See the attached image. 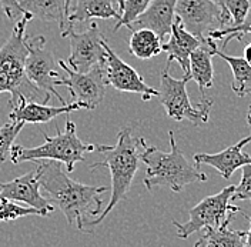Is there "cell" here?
Instances as JSON below:
<instances>
[{
	"label": "cell",
	"instance_id": "1",
	"mask_svg": "<svg viewBox=\"0 0 251 247\" xmlns=\"http://www.w3.org/2000/svg\"><path fill=\"white\" fill-rule=\"evenodd\" d=\"M33 163L49 203L54 209H60L69 224H75L78 230L84 232L86 221L90 220L89 217L96 219L101 213V194L109 187L78 183L67 176V171L62 169L60 163L53 160Z\"/></svg>",
	"mask_w": 251,
	"mask_h": 247
},
{
	"label": "cell",
	"instance_id": "2",
	"mask_svg": "<svg viewBox=\"0 0 251 247\" xmlns=\"http://www.w3.org/2000/svg\"><path fill=\"white\" fill-rule=\"evenodd\" d=\"M140 139H134L131 135V129L126 127L119 132V137L116 146H113L109 152H106L104 160L90 165V170L97 167H106L110 171L111 186H110V199L106 209L96 217L86 221L84 232L93 233V227L100 224L110 212L120 203L127 199V193L134 180V176L139 170L140 162Z\"/></svg>",
	"mask_w": 251,
	"mask_h": 247
},
{
	"label": "cell",
	"instance_id": "3",
	"mask_svg": "<svg viewBox=\"0 0 251 247\" xmlns=\"http://www.w3.org/2000/svg\"><path fill=\"white\" fill-rule=\"evenodd\" d=\"M33 16L25 13L16 22L6 43L0 47V93H10V106H13L20 97L29 102L39 100L49 105L50 96L33 86L25 73V59L27 55L26 47V27Z\"/></svg>",
	"mask_w": 251,
	"mask_h": 247
},
{
	"label": "cell",
	"instance_id": "4",
	"mask_svg": "<svg viewBox=\"0 0 251 247\" xmlns=\"http://www.w3.org/2000/svg\"><path fill=\"white\" fill-rule=\"evenodd\" d=\"M170 152H161L154 146H149L146 139L141 137L140 160L146 165V177L143 183L147 190L154 187H169L178 193L187 185L196 182H205L207 174L200 171L196 166H191L186 156L178 149L174 133H169Z\"/></svg>",
	"mask_w": 251,
	"mask_h": 247
},
{
	"label": "cell",
	"instance_id": "5",
	"mask_svg": "<svg viewBox=\"0 0 251 247\" xmlns=\"http://www.w3.org/2000/svg\"><path fill=\"white\" fill-rule=\"evenodd\" d=\"M43 136H45V143L37 147H23L20 144H13L10 150L12 163L19 165L23 162L53 160V162L64 165L66 171L72 173L75 170L76 163L83 162L87 153H92V152L106 153L113 147V146H106V144L86 143L78 139L77 133H76V124L69 117L66 119L64 132L60 133V130H57V135L51 137L47 133H43Z\"/></svg>",
	"mask_w": 251,
	"mask_h": 247
},
{
	"label": "cell",
	"instance_id": "6",
	"mask_svg": "<svg viewBox=\"0 0 251 247\" xmlns=\"http://www.w3.org/2000/svg\"><path fill=\"white\" fill-rule=\"evenodd\" d=\"M235 186H227L220 193L208 196L190 210V219L186 223L173 220L180 239H187L193 233L200 230H214L230 224L234 215L241 212L238 206L231 204Z\"/></svg>",
	"mask_w": 251,
	"mask_h": 247
},
{
	"label": "cell",
	"instance_id": "7",
	"mask_svg": "<svg viewBox=\"0 0 251 247\" xmlns=\"http://www.w3.org/2000/svg\"><path fill=\"white\" fill-rule=\"evenodd\" d=\"M169 70L170 66H166V69L161 72L160 90H158L160 103L166 109L167 116L176 122L188 120L194 126L207 123L210 117V110L213 106V100L204 97L201 103L193 106L186 87L191 79L187 76H184L183 79H174L170 76Z\"/></svg>",
	"mask_w": 251,
	"mask_h": 247
},
{
	"label": "cell",
	"instance_id": "8",
	"mask_svg": "<svg viewBox=\"0 0 251 247\" xmlns=\"http://www.w3.org/2000/svg\"><path fill=\"white\" fill-rule=\"evenodd\" d=\"M66 76H57L54 79V86H64L72 96L70 103H80L86 110H94L97 108L106 94V76L104 66L94 67L86 73H80L67 66L64 60H59Z\"/></svg>",
	"mask_w": 251,
	"mask_h": 247
},
{
	"label": "cell",
	"instance_id": "9",
	"mask_svg": "<svg viewBox=\"0 0 251 247\" xmlns=\"http://www.w3.org/2000/svg\"><path fill=\"white\" fill-rule=\"evenodd\" d=\"M63 37L70 40V56L67 66L76 72L86 73L94 67L104 66L106 50H104V36L96 23H90L86 30L75 31L73 25H67L62 31Z\"/></svg>",
	"mask_w": 251,
	"mask_h": 247
},
{
	"label": "cell",
	"instance_id": "10",
	"mask_svg": "<svg viewBox=\"0 0 251 247\" xmlns=\"http://www.w3.org/2000/svg\"><path fill=\"white\" fill-rule=\"evenodd\" d=\"M174 12L184 29L201 43L211 31L231 26L223 10L210 0H177Z\"/></svg>",
	"mask_w": 251,
	"mask_h": 247
},
{
	"label": "cell",
	"instance_id": "11",
	"mask_svg": "<svg viewBox=\"0 0 251 247\" xmlns=\"http://www.w3.org/2000/svg\"><path fill=\"white\" fill-rule=\"evenodd\" d=\"M27 55L25 59V73L33 86L46 93L47 96H54L60 103L67 105L66 100L57 92L54 86V79L59 73L54 70V57L50 50H47L45 36H34L26 39Z\"/></svg>",
	"mask_w": 251,
	"mask_h": 247
},
{
	"label": "cell",
	"instance_id": "12",
	"mask_svg": "<svg viewBox=\"0 0 251 247\" xmlns=\"http://www.w3.org/2000/svg\"><path fill=\"white\" fill-rule=\"evenodd\" d=\"M106 63H104V76L107 84H111L116 90L126 93H137L144 102L151 97H158V90L146 84L140 75L125 60H122L109 46L107 40L104 42Z\"/></svg>",
	"mask_w": 251,
	"mask_h": 247
},
{
	"label": "cell",
	"instance_id": "13",
	"mask_svg": "<svg viewBox=\"0 0 251 247\" xmlns=\"http://www.w3.org/2000/svg\"><path fill=\"white\" fill-rule=\"evenodd\" d=\"M0 199L25 203L27 204V207H33L42 212L43 216L50 215L54 210V207L40 193V183L36 169L10 182L0 183Z\"/></svg>",
	"mask_w": 251,
	"mask_h": 247
},
{
	"label": "cell",
	"instance_id": "14",
	"mask_svg": "<svg viewBox=\"0 0 251 247\" xmlns=\"http://www.w3.org/2000/svg\"><path fill=\"white\" fill-rule=\"evenodd\" d=\"M250 141L251 135L249 137L240 140L233 146L227 147L226 150H223L220 153H214V155L197 153V155H194L196 167H199L201 165H208L217 170L223 179H230L235 170L243 167V166L251 165V156L243 152V147L246 144H249Z\"/></svg>",
	"mask_w": 251,
	"mask_h": 247
},
{
	"label": "cell",
	"instance_id": "15",
	"mask_svg": "<svg viewBox=\"0 0 251 247\" xmlns=\"http://www.w3.org/2000/svg\"><path fill=\"white\" fill-rule=\"evenodd\" d=\"M12 108L9 114V119L12 122H20V123H47L53 120L54 117L60 114H69L72 111L81 110L83 105L80 103H67L63 106H50L37 102H29L25 97H20Z\"/></svg>",
	"mask_w": 251,
	"mask_h": 247
},
{
	"label": "cell",
	"instance_id": "16",
	"mask_svg": "<svg viewBox=\"0 0 251 247\" xmlns=\"http://www.w3.org/2000/svg\"><path fill=\"white\" fill-rule=\"evenodd\" d=\"M201 45L203 43L197 37H194L184 29L180 19L176 17L170 31V37L161 46V49L169 56L167 66H170L172 62H177L180 64L181 70L184 72V76L190 78V55Z\"/></svg>",
	"mask_w": 251,
	"mask_h": 247
},
{
	"label": "cell",
	"instance_id": "17",
	"mask_svg": "<svg viewBox=\"0 0 251 247\" xmlns=\"http://www.w3.org/2000/svg\"><path fill=\"white\" fill-rule=\"evenodd\" d=\"M176 1L177 0H151L149 7L133 23L137 29L153 30L163 42L172 31L176 19Z\"/></svg>",
	"mask_w": 251,
	"mask_h": 247
},
{
	"label": "cell",
	"instance_id": "18",
	"mask_svg": "<svg viewBox=\"0 0 251 247\" xmlns=\"http://www.w3.org/2000/svg\"><path fill=\"white\" fill-rule=\"evenodd\" d=\"M217 49L216 42L208 39L200 47H197L190 55V79L194 80L200 89V92L205 96V89L213 86L214 82V69L211 57L214 56V50Z\"/></svg>",
	"mask_w": 251,
	"mask_h": 247
},
{
	"label": "cell",
	"instance_id": "19",
	"mask_svg": "<svg viewBox=\"0 0 251 247\" xmlns=\"http://www.w3.org/2000/svg\"><path fill=\"white\" fill-rule=\"evenodd\" d=\"M122 15L116 9L113 0H75V7L67 16V23L87 22L90 19H120Z\"/></svg>",
	"mask_w": 251,
	"mask_h": 247
},
{
	"label": "cell",
	"instance_id": "20",
	"mask_svg": "<svg viewBox=\"0 0 251 247\" xmlns=\"http://www.w3.org/2000/svg\"><path fill=\"white\" fill-rule=\"evenodd\" d=\"M23 13H29L33 19L42 22L57 23L60 30L67 27V19L64 12V0H17Z\"/></svg>",
	"mask_w": 251,
	"mask_h": 247
},
{
	"label": "cell",
	"instance_id": "21",
	"mask_svg": "<svg viewBox=\"0 0 251 247\" xmlns=\"http://www.w3.org/2000/svg\"><path fill=\"white\" fill-rule=\"evenodd\" d=\"M161 39L150 29H131V36L128 40L130 53L141 60H149L158 56L161 49Z\"/></svg>",
	"mask_w": 251,
	"mask_h": 247
},
{
	"label": "cell",
	"instance_id": "22",
	"mask_svg": "<svg viewBox=\"0 0 251 247\" xmlns=\"http://www.w3.org/2000/svg\"><path fill=\"white\" fill-rule=\"evenodd\" d=\"M214 55L220 56L223 60H226L227 64L230 66L233 72V84L231 89L238 97H244L246 94L251 92V66L246 62L243 57L237 56H230L224 53L223 50L216 49Z\"/></svg>",
	"mask_w": 251,
	"mask_h": 247
},
{
	"label": "cell",
	"instance_id": "23",
	"mask_svg": "<svg viewBox=\"0 0 251 247\" xmlns=\"http://www.w3.org/2000/svg\"><path fill=\"white\" fill-rule=\"evenodd\" d=\"M205 247H244L246 232L230 230L228 224L214 230H204Z\"/></svg>",
	"mask_w": 251,
	"mask_h": 247
},
{
	"label": "cell",
	"instance_id": "24",
	"mask_svg": "<svg viewBox=\"0 0 251 247\" xmlns=\"http://www.w3.org/2000/svg\"><path fill=\"white\" fill-rule=\"evenodd\" d=\"M25 127V123L10 122L0 127V163L10 159V150L13 147L15 139Z\"/></svg>",
	"mask_w": 251,
	"mask_h": 247
},
{
	"label": "cell",
	"instance_id": "25",
	"mask_svg": "<svg viewBox=\"0 0 251 247\" xmlns=\"http://www.w3.org/2000/svg\"><path fill=\"white\" fill-rule=\"evenodd\" d=\"M150 3H151V0H126L122 17L117 20L116 26L113 27V31H117L123 26L130 29L133 22L149 7Z\"/></svg>",
	"mask_w": 251,
	"mask_h": 247
},
{
	"label": "cell",
	"instance_id": "26",
	"mask_svg": "<svg viewBox=\"0 0 251 247\" xmlns=\"http://www.w3.org/2000/svg\"><path fill=\"white\" fill-rule=\"evenodd\" d=\"M244 34H251V15L246 17V20L238 25V26H227V27H223L219 30L211 31L207 37L211 39V40H217V39H223L224 36H227L224 40H223V49H226L228 42H231L233 39L237 40H241Z\"/></svg>",
	"mask_w": 251,
	"mask_h": 247
},
{
	"label": "cell",
	"instance_id": "27",
	"mask_svg": "<svg viewBox=\"0 0 251 247\" xmlns=\"http://www.w3.org/2000/svg\"><path fill=\"white\" fill-rule=\"evenodd\" d=\"M25 216H43L42 212L27 207V206H20L15 201L7 200V199H0V221H10Z\"/></svg>",
	"mask_w": 251,
	"mask_h": 247
},
{
	"label": "cell",
	"instance_id": "28",
	"mask_svg": "<svg viewBox=\"0 0 251 247\" xmlns=\"http://www.w3.org/2000/svg\"><path fill=\"white\" fill-rule=\"evenodd\" d=\"M226 9L231 17V26L241 25L250 10L249 0H226Z\"/></svg>",
	"mask_w": 251,
	"mask_h": 247
},
{
	"label": "cell",
	"instance_id": "29",
	"mask_svg": "<svg viewBox=\"0 0 251 247\" xmlns=\"http://www.w3.org/2000/svg\"><path fill=\"white\" fill-rule=\"evenodd\" d=\"M231 200L251 201V165L243 166V174L238 186H235Z\"/></svg>",
	"mask_w": 251,
	"mask_h": 247
},
{
	"label": "cell",
	"instance_id": "30",
	"mask_svg": "<svg viewBox=\"0 0 251 247\" xmlns=\"http://www.w3.org/2000/svg\"><path fill=\"white\" fill-rule=\"evenodd\" d=\"M0 9L4 12L9 20H15L20 15H25L17 0H0Z\"/></svg>",
	"mask_w": 251,
	"mask_h": 247
},
{
	"label": "cell",
	"instance_id": "31",
	"mask_svg": "<svg viewBox=\"0 0 251 247\" xmlns=\"http://www.w3.org/2000/svg\"><path fill=\"white\" fill-rule=\"evenodd\" d=\"M210 1H213V3H216L217 6H219L220 9L223 10V13H224V16L230 20V23H231V17H230V15H228V12H227V9H226V0H210Z\"/></svg>",
	"mask_w": 251,
	"mask_h": 247
},
{
	"label": "cell",
	"instance_id": "32",
	"mask_svg": "<svg viewBox=\"0 0 251 247\" xmlns=\"http://www.w3.org/2000/svg\"><path fill=\"white\" fill-rule=\"evenodd\" d=\"M243 59L251 66V43H249L247 46L244 47V57Z\"/></svg>",
	"mask_w": 251,
	"mask_h": 247
},
{
	"label": "cell",
	"instance_id": "33",
	"mask_svg": "<svg viewBox=\"0 0 251 247\" xmlns=\"http://www.w3.org/2000/svg\"><path fill=\"white\" fill-rule=\"evenodd\" d=\"M250 221V229L249 232H246V239H244V247H251V216L247 217Z\"/></svg>",
	"mask_w": 251,
	"mask_h": 247
},
{
	"label": "cell",
	"instance_id": "34",
	"mask_svg": "<svg viewBox=\"0 0 251 247\" xmlns=\"http://www.w3.org/2000/svg\"><path fill=\"white\" fill-rule=\"evenodd\" d=\"M125 1H126V0H113L114 6H116V7H119V12H120V15H122V12H123V7H125Z\"/></svg>",
	"mask_w": 251,
	"mask_h": 247
},
{
	"label": "cell",
	"instance_id": "35",
	"mask_svg": "<svg viewBox=\"0 0 251 247\" xmlns=\"http://www.w3.org/2000/svg\"><path fill=\"white\" fill-rule=\"evenodd\" d=\"M72 1L73 0H64V12H66V19L70 15V7H72Z\"/></svg>",
	"mask_w": 251,
	"mask_h": 247
},
{
	"label": "cell",
	"instance_id": "36",
	"mask_svg": "<svg viewBox=\"0 0 251 247\" xmlns=\"http://www.w3.org/2000/svg\"><path fill=\"white\" fill-rule=\"evenodd\" d=\"M193 247H205V240H204V237L201 236L197 242H196V245Z\"/></svg>",
	"mask_w": 251,
	"mask_h": 247
},
{
	"label": "cell",
	"instance_id": "37",
	"mask_svg": "<svg viewBox=\"0 0 251 247\" xmlns=\"http://www.w3.org/2000/svg\"><path fill=\"white\" fill-rule=\"evenodd\" d=\"M247 123H249V127H250L251 132V106L249 108V111H247Z\"/></svg>",
	"mask_w": 251,
	"mask_h": 247
}]
</instances>
